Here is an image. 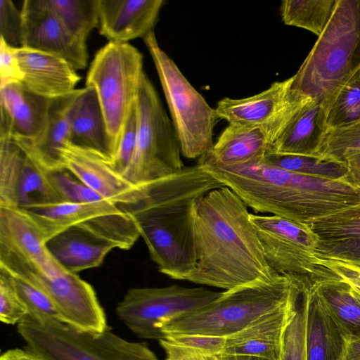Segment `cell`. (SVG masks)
<instances>
[{"label": "cell", "instance_id": "6da1fadb", "mask_svg": "<svg viewBox=\"0 0 360 360\" xmlns=\"http://www.w3.org/2000/svg\"><path fill=\"white\" fill-rule=\"evenodd\" d=\"M250 215L245 203L226 186L197 200L195 263L186 281L228 290L279 275L265 259Z\"/></svg>", "mask_w": 360, "mask_h": 360}, {"label": "cell", "instance_id": "7a4b0ae2", "mask_svg": "<svg viewBox=\"0 0 360 360\" xmlns=\"http://www.w3.org/2000/svg\"><path fill=\"white\" fill-rule=\"evenodd\" d=\"M224 185L198 164L143 184L140 198L117 207L134 220L150 257L163 274L186 281L195 263L197 200Z\"/></svg>", "mask_w": 360, "mask_h": 360}, {"label": "cell", "instance_id": "3957f363", "mask_svg": "<svg viewBox=\"0 0 360 360\" xmlns=\"http://www.w3.org/2000/svg\"><path fill=\"white\" fill-rule=\"evenodd\" d=\"M198 164L255 212L300 223L360 202V186L353 179L306 176L270 165L263 158L226 166L203 155Z\"/></svg>", "mask_w": 360, "mask_h": 360}, {"label": "cell", "instance_id": "277c9868", "mask_svg": "<svg viewBox=\"0 0 360 360\" xmlns=\"http://www.w3.org/2000/svg\"><path fill=\"white\" fill-rule=\"evenodd\" d=\"M360 69V0H337L323 32L292 76L291 89L326 112L339 89Z\"/></svg>", "mask_w": 360, "mask_h": 360}, {"label": "cell", "instance_id": "5b68a950", "mask_svg": "<svg viewBox=\"0 0 360 360\" xmlns=\"http://www.w3.org/2000/svg\"><path fill=\"white\" fill-rule=\"evenodd\" d=\"M301 279L277 275L221 292L207 306L162 328L165 335L198 334L229 337L261 316L288 304Z\"/></svg>", "mask_w": 360, "mask_h": 360}, {"label": "cell", "instance_id": "8992f818", "mask_svg": "<svg viewBox=\"0 0 360 360\" xmlns=\"http://www.w3.org/2000/svg\"><path fill=\"white\" fill-rule=\"evenodd\" d=\"M17 330L26 349L48 360H158L146 344L124 340L108 326L95 333L27 314Z\"/></svg>", "mask_w": 360, "mask_h": 360}, {"label": "cell", "instance_id": "52a82bcc", "mask_svg": "<svg viewBox=\"0 0 360 360\" xmlns=\"http://www.w3.org/2000/svg\"><path fill=\"white\" fill-rule=\"evenodd\" d=\"M143 39L158 72L181 153L189 159L210 153L214 146V128L219 119L215 109L208 105L160 48L154 30Z\"/></svg>", "mask_w": 360, "mask_h": 360}, {"label": "cell", "instance_id": "ba28073f", "mask_svg": "<svg viewBox=\"0 0 360 360\" xmlns=\"http://www.w3.org/2000/svg\"><path fill=\"white\" fill-rule=\"evenodd\" d=\"M137 136L131 160L123 175L142 185L180 172L185 167L174 124L143 72L136 100Z\"/></svg>", "mask_w": 360, "mask_h": 360}, {"label": "cell", "instance_id": "9c48e42d", "mask_svg": "<svg viewBox=\"0 0 360 360\" xmlns=\"http://www.w3.org/2000/svg\"><path fill=\"white\" fill-rule=\"evenodd\" d=\"M143 72L141 53L129 43L112 41L97 51L87 72L86 86L96 93L112 141L113 155L136 102Z\"/></svg>", "mask_w": 360, "mask_h": 360}, {"label": "cell", "instance_id": "30bf717a", "mask_svg": "<svg viewBox=\"0 0 360 360\" xmlns=\"http://www.w3.org/2000/svg\"><path fill=\"white\" fill-rule=\"evenodd\" d=\"M221 294L178 285L131 288L117 304L116 313L136 336L159 341L165 338L162 331L165 324L200 309Z\"/></svg>", "mask_w": 360, "mask_h": 360}, {"label": "cell", "instance_id": "8fae6325", "mask_svg": "<svg viewBox=\"0 0 360 360\" xmlns=\"http://www.w3.org/2000/svg\"><path fill=\"white\" fill-rule=\"evenodd\" d=\"M250 219L265 259L275 274L310 281L336 275L317 257L314 237L305 224L275 215L251 214Z\"/></svg>", "mask_w": 360, "mask_h": 360}, {"label": "cell", "instance_id": "7c38bea8", "mask_svg": "<svg viewBox=\"0 0 360 360\" xmlns=\"http://www.w3.org/2000/svg\"><path fill=\"white\" fill-rule=\"evenodd\" d=\"M20 209L35 221L46 241L73 226H84L122 250L131 248L140 236L132 218L105 199L88 203L62 201Z\"/></svg>", "mask_w": 360, "mask_h": 360}, {"label": "cell", "instance_id": "4fadbf2b", "mask_svg": "<svg viewBox=\"0 0 360 360\" xmlns=\"http://www.w3.org/2000/svg\"><path fill=\"white\" fill-rule=\"evenodd\" d=\"M0 269L25 278L41 290L53 302L61 321L95 333L102 332L108 327L94 288L77 274L63 271L49 276L22 268Z\"/></svg>", "mask_w": 360, "mask_h": 360}, {"label": "cell", "instance_id": "5bb4252c", "mask_svg": "<svg viewBox=\"0 0 360 360\" xmlns=\"http://www.w3.org/2000/svg\"><path fill=\"white\" fill-rule=\"evenodd\" d=\"M46 243L43 232L25 211L0 205V265L49 276L65 271Z\"/></svg>", "mask_w": 360, "mask_h": 360}, {"label": "cell", "instance_id": "9a60e30c", "mask_svg": "<svg viewBox=\"0 0 360 360\" xmlns=\"http://www.w3.org/2000/svg\"><path fill=\"white\" fill-rule=\"evenodd\" d=\"M293 77L273 83L264 91L241 99L224 98L215 108L229 124L254 127L280 126L314 100L291 89Z\"/></svg>", "mask_w": 360, "mask_h": 360}, {"label": "cell", "instance_id": "2e32d148", "mask_svg": "<svg viewBox=\"0 0 360 360\" xmlns=\"http://www.w3.org/2000/svg\"><path fill=\"white\" fill-rule=\"evenodd\" d=\"M21 47L58 56L76 70L87 66L86 42L74 37L51 8L49 0H25L21 8Z\"/></svg>", "mask_w": 360, "mask_h": 360}, {"label": "cell", "instance_id": "e0dca14e", "mask_svg": "<svg viewBox=\"0 0 360 360\" xmlns=\"http://www.w3.org/2000/svg\"><path fill=\"white\" fill-rule=\"evenodd\" d=\"M63 168L104 199L117 205L131 204L141 195L143 184L135 185L115 170L109 160L69 143L62 150Z\"/></svg>", "mask_w": 360, "mask_h": 360}, {"label": "cell", "instance_id": "ac0fdd59", "mask_svg": "<svg viewBox=\"0 0 360 360\" xmlns=\"http://www.w3.org/2000/svg\"><path fill=\"white\" fill-rule=\"evenodd\" d=\"M321 260L360 266V202L305 224Z\"/></svg>", "mask_w": 360, "mask_h": 360}, {"label": "cell", "instance_id": "d6986e66", "mask_svg": "<svg viewBox=\"0 0 360 360\" xmlns=\"http://www.w3.org/2000/svg\"><path fill=\"white\" fill-rule=\"evenodd\" d=\"M50 99L27 90L21 83L0 88V139L33 142L48 122Z\"/></svg>", "mask_w": 360, "mask_h": 360}, {"label": "cell", "instance_id": "ffe728a7", "mask_svg": "<svg viewBox=\"0 0 360 360\" xmlns=\"http://www.w3.org/2000/svg\"><path fill=\"white\" fill-rule=\"evenodd\" d=\"M16 56L21 84L44 98L53 100L71 94L81 79L77 70L58 56L23 47L16 49Z\"/></svg>", "mask_w": 360, "mask_h": 360}, {"label": "cell", "instance_id": "44dd1931", "mask_svg": "<svg viewBox=\"0 0 360 360\" xmlns=\"http://www.w3.org/2000/svg\"><path fill=\"white\" fill-rule=\"evenodd\" d=\"M163 0H98L100 34L112 42L128 43L150 32Z\"/></svg>", "mask_w": 360, "mask_h": 360}, {"label": "cell", "instance_id": "7402d4cb", "mask_svg": "<svg viewBox=\"0 0 360 360\" xmlns=\"http://www.w3.org/2000/svg\"><path fill=\"white\" fill-rule=\"evenodd\" d=\"M302 282L301 281L298 283L288 304L261 316L242 330L227 337L222 355H243L279 360L283 333L292 302Z\"/></svg>", "mask_w": 360, "mask_h": 360}, {"label": "cell", "instance_id": "603a6c76", "mask_svg": "<svg viewBox=\"0 0 360 360\" xmlns=\"http://www.w3.org/2000/svg\"><path fill=\"white\" fill-rule=\"evenodd\" d=\"M81 90L51 101L46 127L37 140L14 141L44 171L65 169L62 150L68 143L70 112Z\"/></svg>", "mask_w": 360, "mask_h": 360}, {"label": "cell", "instance_id": "cb8c5ba5", "mask_svg": "<svg viewBox=\"0 0 360 360\" xmlns=\"http://www.w3.org/2000/svg\"><path fill=\"white\" fill-rule=\"evenodd\" d=\"M68 143L94 153L110 161L112 141L95 90L82 89L72 106L70 119Z\"/></svg>", "mask_w": 360, "mask_h": 360}, {"label": "cell", "instance_id": "d4e9b609", "mask_svg": "<svg viewBox=\"0 0 360 360\" xmlns=\"http://www.w3.org/2000/svg\"><path fill=\"white\" fill-rule=\"evenodd\" d=\"M46 247L67 271L77 273L99 266L116 245L82 226L69 227L46 241Z\"/></svg>", "mask_w": 360, "mask_h": 360}, {"label": "cell", "instance_id": "484cf974", "mask_svg": "<svg viewBox=\"0 0 360 360\" xmlns=\"http://www.w3.org/2000/svg\"><path fill=\"white\" fill-rule=\"evenodd\" d=\"M327 132L326 110L313 101L279 131L267 153L314 157Z\"/></svg>", "mask_w": 360, "mask_h": 360}, {"label": "cell", "instance_id": "4316f807", "mask_svg": "<svg viewBox=\"0 0 360 360\" xmlns=\"http://www.w3.org/2000/svg\"><path fill=\"white\" fill-rule=\"evenodd\" d=\"M309 283L306 287L307 359L344 360L349 338L330 316Z\"/></svg>", "mask_w": 360, "mask_h": 360}, {"label": "cell", "instance_id": "83f0119b", "mask_svg": "<svg viewBox=\"0 0 360 360\" xmlns=\"http://www.w3.org/2000/svg\"><path fill=\"white\" fill-rule=\"evenodd\" d=\"M269 146L264 127L229 124L212 151L205 155L219 165L233 166L262 158L267 153Z\"/></svg>", "mask_w": 360, "mask_h": 360}, {"label": "cell", "instance_id": "f1b7e54d", "mask_svg": "<svg viewBox=\"0 0 360 360\" xmlns=\"http://www.w3.org/2000/svg\"><path fill=\"white\" fill-rule=\"evenodd\" d=\"M309 285L347 337L360 338V302L349 284L335 276Z\"/></svg>", "mask_w": 360, "mask_h": 360}, {"label": "cell", "instance_id": "f546056e", "mask_svg": "<svg viewBox=\"0 0 360 360\" xmlns=\"http://www.w3.org/2000/svg\"><path fill=\"white\" fill-rule=\"evenodd\" d=\"M62 201L44 170L26 154L17 182L15 207L25 208Z\"/></svg>", "mask_w": 360, "mask_h": 360}, {"label": "cell", "instance_id": "4dcf8cb0", "mask_svg": "<svg viewBox=\"0 0 360 360\" xmlns=\"http://www.w3.org/2000/svg\"><path fill=\"white\" fill-rule=\"evenodd\" d=\"M337 0H284L280 13L284 24L309 30L318 37L323 32Z\"/></svg>", "mask_w": 360, "mask_h": 360}, {"label": "cell", "instance_id": "1f68e13d", "mask_svg": "<svg viewBox=\"0 0 360 360\" xmlns=\"http://www.w3.org/2000/svg\"><path fill=\"white\" fill-rule=\"evenodd\" d=\"M307 284H301L293 297L288 319L283 333L279 360H307Z\"/></svg>", "mask_w": 360, "mask_h": 360}, {"label": "cell", "instance_id": "d6a6232c", "mask_svg": "<svg viewBox=\"0 0 360 360\" xmlns=\"http://www.w3.org/2000/svg\"><path fill=\"white\" fill-rule=\"evenodd\" d=\"M263 160L272 165L300 174L330 179H353L347 164L317 157L267 153Z\"/></svg>", "mask_w": 360, "mask_h": 360}, {"label": "cell", "instance_id": "836d02e7", "mask_svg": "<svg viewBox=\"0 0 360 360\" xmlns=\"http://www.w3.org/2000/svg\"><path fill=\"white\" fill-rule=\"evenodd\" d=\"M56 15L78 39L86 42L91 32L98 27V0H49Z\"/></svg>", "mask_w": 360, "mask_h": 360}, {"label": "cell", "instance_id": "e575fe53", "mask_svg": "<svg viewBox=\"0 0 360 360\" xmlns=\"http://www.w3.org/2000/svg\"><path fill=\"white\" fill-rule=\"evenodd\" d=\"M360 122V69L339 89L326 111L328 131Z\"/></svg>", "mask_w": 360, "mask_h": 360}, {"label": "cell", "instance_id": "d590c367", "mask_svg": "<svg viewBox=\"0 0 360 360\" xmlns=\"http://www.w3.org/2000/svg\"><path fill=\"white\" fill-rule=\"evenodd\" d=\"M25 151L11 139H0V205L15 207L17 182Z\"/></svg>", "mask_w": 360, "mask_h": 360}, {"label": "cell", "instance_id": "8d00e7d4", "mask_svg": "<svg viewBox=\"0 0 360 360\" xmlns=\"http://www.w3.org/2000/svg\"><path fill=\"white\" fill-rule=\"evenodd\" d=\"M360 154V122L328 131L316 156L323 160L346 164Z\"/></svg>", "mask_w": 360, "mask_h": 360}, {"label": "cell", "instance_id": "74e56055", "mask_svg": "<svg viewBox=\"0 0 360 360\" xmlns=\"http://www.w3.org/2000/svg\"><path fill=\"white\" fill-rule=\"evenodd\" d=\"M44 172L63 201L88 203L104 200L66 169Z\"/></svg>", "mask_w": 360, "mask_h": 360}, {"label": "cell", "instance_id": "f35d334b", "mask_svg": "<svg viewBox=\"0 0 360 360\" xmlns=\"http://www.w3.org/2000/svg\"><path fill=\"white\" fill-rule=\"evenodd\" d=\"M1 270L10 276L20 297L27 309L29 315L50 317L61 321L53 302L41 290L16 274Z\"/></svg>", "mask_w": 360, "mask_h": 360}, {"label": "cell", "instance_id": "ab89813d", "mask_svg": "<svg viewBox=\"0 0 360 360\" xmlns=\"http://www.w3.org/2000/svg\"><path fill=\"white\" fill-rule=\"evenodd\" d=\"M180 350L205 356H221L226 338L198 334H172L165 338Z\"/></svg>", "mask_w": 360, "mask_h": 360}, {"label": "cell", "instance_id": "60d3db41", "mask_svg": "<svg viewBox=\"0 0 360 360\" xmlns=\"http://www.w3.org/2000/svg\"><path fill=\"white\" fill-rule=\"evenodd\" d=\"M28 314L10 276L0 269V321L17 325Z\"/></svg>", "mask_w": 360, "mask_h": 360}, {"label": "cell", "instance_id": "b9f144b4", "mask_svg": "<svg viewBox=\"0 0 360 360\" xmlns=\"http://www.w3.org/2000/svg\"><path fill=\"white\" fill-rule=\"evenodd\" d=\"M137 136L136 102L132 107L125 124L116 152L109 161L112 167L122 174L129 166L133 157Z\"/></svg>", "mask_w": 360, "mask_h": 360}, {"label": "cell", "instance_id": "7bdbcfd3", "mask_svg": "<svg viewBox=\"0 0 360 360\" xmlns=\"http://www.w3.org/2000/svg\"><path fill=\"white\" fill-rule=\"evenodd\" d=\"M22 14L11 0H0V34L6 44L21 47Z\"/></svg>", "mask_w": 360, "mask_h": 360}, {"label": "cell", "instance_id": "ee69618b", "mask_svg": "<svg viewBox=\"0 0 360 360\" xmlns=\"http://www.w3.org/2000/svg\"><path fill=\"white\" fill-rule=\"evenodd\" d=\"M16 49L0 38V88L11 84L21 83L22 76Z\"/></svg>", "mask_w": 360, "mask_h": 360}, {"label": "cell", "instance_id": "f6af8a7d", "mask_svg": "<svg viewBox=\"0 0 360 360\" xmlns=\"http://www.w3.org/2000/svg\"><path fill=\"white\" fill-rule=\"evenodd\" d=\"M322 262L347 283L353 292L360 297V266L334 261L322 260Z\"/></svg>", "mask_w": 360, "mask_h": 360}, {"label": "cell", "instance_id": "bcb514c9", "mask_svg": "<svg viewBox=\"0 0 360 360\" xmlns=\"http://www.w3.org/2000/svg\"><path fill=\"white\" fill-rule=\"evenodd\" d=\"M159 342L166 353V360H219L220 356H205L184 352L177 349L165 339L159 340Z\"/></svg>", "mask_w": 360, "mask_h": 360}, {"label": "cell", "instance_id": "7dc6e473", "mask_svg": "<svg viewBox=\"0 0 360 360\" xmlns=\"http://www.w3.org/2000/svg\"><path fill=\"white\" fill-rule=\"evenodd\" d=\"M344 360H360V338H348Z\"/></svg>", "mask_w": 360, "mask_h": 360}, {"label": "cell", "instance_id": "c3c4849f", "mask_svg": "<svg viewBox=\"0 0 360 360\" xmlns=\"http://www.w3.org/2000/svg\"><path fill=\"white\" fill-rule=\"evenodd\" d=\"M0 360H33L32 353L26 349H11L2 353Z\"/></svg>", "mask_w": 360, "mask_h": 360}, {"label": "cell", "instance_id": "681fc988", "mask_svg": "<svg viewBox=\"0 0 360 360\" xmlns=\"http://www.w3.org/2000/svg\"><path fill=\"white\" fill-rule=\"evenodd\" d=\"M219 360H267L259 357L243 355H221Z\"/></svg>", "mask_w": 360, "mask_h": 360}, {"label": "cell", "instance_id": "f907efd6", "mask_svg": "<svg viewBox=\"0 0 360 360\" xmlns=\"http://www.w3.org/2000/svg\"><path fill=\"white\" fill-rule=\"evenodd\" d=\"M354 181L360 186V169H349Z\"/></svg>", "mask_w": 360, "mask_h": 360}, {"label": "cell", "instance_id": "816d5d0a", "mask_svg": "<svg viewBox=\"0 0 360 360\" xmlns=\"http://www.w3.org/2000/svg\"><path fill=\"white\" fill-rule=\"evenodd\" d=\"M31 353H32V355L33 360H48V359H45L44 357H41V356H40L39 355H37V354H34L32 352H31Z\"/></svg>", "mask_w": 360, "mask_h": 360}, {"label": "cell", "instance_id": "f5cc1de1", "mask_svg": "<svg viewBox=\"0 0 360 360\" xmlns=\"http://www.w3.org/2000/svg\"><path fill=\"white\" fill-rule=\"evenodd\" d=\"M350 288H351V287H350ZM352 291H353V290H352ZM354 295L358 297V299H359V302H360V297H359V295H357L356 294H355L354 292Z\"/></svg>", "mask_w": 360, "mask_h": 360}]
</instances>
